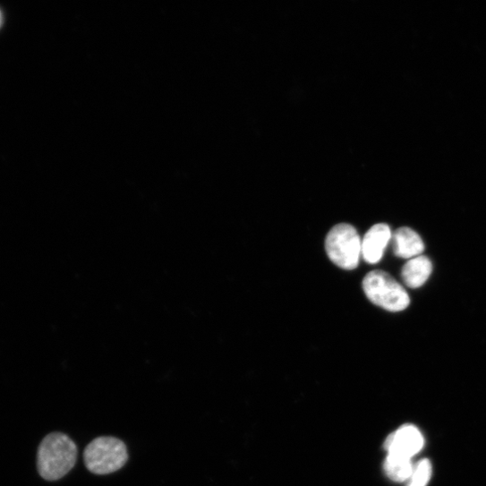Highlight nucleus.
<instances>
[{
	"instance_id": "nucleus-2",
	"label": "nucleus",
	"mask_w": 486,
	"mask_h": 486,
	"mask_svg": "<svg viewBox=\"0 0 486 486\" xmlns=\"http://www.w3.org/2000/svg\"><path fill=\"white\" fill-rule=\"evenodd\" d=\"M128 460L124 442L117 438L104 436L93 439L84 450L87 469L94 474L105 475L121 469Z\"/></svg>"
},
{
	"instance_id": "nucleus-7",
	"label": "nucleus",
	"mask_w": 486,
	"mask_h": 486,
	"mask_svg": "<svg viewBox=\"0 0 486 486\" xmlns=\"http://www.w3.org/2000/svg\"><path fill=\"white\" fill-rule=\"evenodd\" d=\"M394 253L396 257L411 260L421 256L424 243L420 235L408 227L397 229L392 236Z\"/></svg>"
},
{
	"instance_id": "nucleus-10",
	"label": "nucleus",
	"mask_w": 486,
	"mask_h": 486,
	"mask_svg": "<svg viewBox=\"0 0 486 486\" xmlns=\"http://www.w3.org/2000/svg\"><path fill=\"white\" fill-rule=\"evenodd\" d=\"M431 474V466L428 460L420 461L414 467L408 486H425Z\"/></svg>"
},
{
	"instance_id": "nucleus-9",
	"label": "nucleus",
	"mask_w": 486,
	"mask_h": 486,
	"mask_svg": "<svg viewBox=\"0 0 486 486\" xmlns=\"http://www.w3.org/2000/svg\"><path fill=\"white\" fill-rule=\"evenodd\" d=\"M410 459L402 456L389 454L385 465L388 475L396 482L408 480L414 470Z\"/></svg>"
},
{
	"instance_id": "nucleus-11",
	"label": "nucleus",
	"mask_w": 486,
	"mask_h": 486,
	"mask_svg": "<svg viewBox=\"0 0 486 486\" xmlns=\"http://www.w3.org/2000/svg\"><path fill=\"white\" fill-rule=\"evenodd\" d=\"M4 23V17L2 12H0V28H2Z\"/></svg>"
},
{
	"instance_id": "nucleus-8",
	"label": "nucleus",
	"mask_w": 486,
	"mask_h": 486,
	"mask_svg": "<svg viewBox=\"0 0 486 486\" xmlns=\"http://www.w3.org/2000/svg\"><path fill=\"white\" fill-rule=\"evenodd\" d=\"M432 272V263L426 256L409 260L402 269V278L411 288H418L425 284Z\"/></svg>"
},
{
	"instance_id": "nucleus-1",
	"label": "nucleus",
	"mask_w": 486,
	"mask_h": 486,
	"mask_svg": "<svg viewBox=\"0 0 486 486\" xmlns=\"http://www.w3.org/2000/svg\"><path fill=\"white\" fill-rule=\"evenodd\" d=\"M77 457L76 443L63 432H52L38 448V473L47 481L60 480L75 466Z\"/></svg>"
},
{
	"instance_id": "nucleus-6",
	"label": "nucleus",
	"mask_w": 486,
	"mask_h": 486,
	"mask_svg": "<svg viewBox=\"0 0 486 486\" xmlns=\"http://www.w3.org/2000/svg\"><path fill=\"white\" fill-rule=\"evenodd\" d=\"M392 239L390 227L386 224H378L371 227L362 242V256L366 262L377 264Z\"/></svg>"
},
{
	"instance_id": "nucleus-4",
	"label": "nucleus",
	"mask_w": 486,
	"mask_h": 486,
	"mask_svg": "<svg viewBox=\"0 0 486 486\" xmlns=\"http://www.w3.org/2000/svg\"><path fill=\"white\" fill-rule=\"evenodd\" d=\"M362 239L351 225L340 224L329 232L326 249L330 260L341 269H355L362 256Z\"/></svg>"
},
{
	"instance_id": "nucleus-3",
	"label": "nucleus",
	"mask_w": 486,
	"mask_h": 486,
	"mask_svg": "<svg viewBox=\"0 0 486 486\" xmlns=\"http://www.w3.org/2000/svg\"><path fill=\"white\" fill-rule=\"evenodd\" d=\"M363 289L374 304L390 311H403L410 304L404 286L383 270L368 273L363 279Z\"/></svg>"
},
{
	"instance_id": "nucleus-5",
	"label": "nucleus",
	"mask_w": 486,
	"mask_h": 486,
	"mask_svg": "<svg viewBox=\"0 0 486 486\" xmlns=\"http://www.w3.org/2000/svg\"><path fill=\"white\" fill-rule=\"evenodd\" d=\"M423 446V438L420 431L411 425H406L391 434L387 441L386 448L389 454H395L411 458L417 454Z\"/></svg>"
}]
</instances>
